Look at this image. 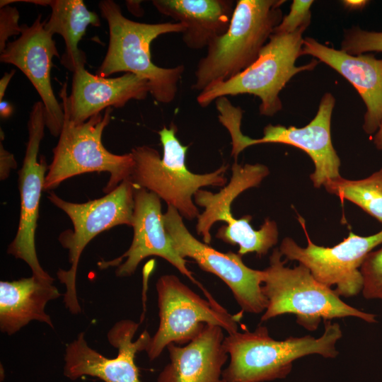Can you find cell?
<instances>
[{
    "mask_svg": "<svg viewBox=\"0 0 382 382\" xmlns=\"http://www.w3.org/2000/svg\"><path fill=\"white\" fill-rule=\"evenodd\" d=\"M322 336L289 337L276 340L265 326L253 332H235L224 337L223 345L230 362L223 371L226 382H265L282 379L292 369L293 361L310 354L335 358L339 354L336 342L342 332L337 323L324 322Z\"/></svg>",
    "mask_w": 382,
    "mask_h": 382,
    "instance_id": "cell-1",
    "label": "cell"
},
{
    "mask_svg": "<svg viewBox=\"0 0 382 382\" xmlns=\"http://www.w3.org/2000/svg\"><path fill=\"white\" fill-rule=\"evenodd\" d=\"M103 18L109 27V45L107 53L96 71L106 77L125 71L147 80L149 93L156 100L170 103L175 98L178 83L185 71L183 64L163 68L153 63L151 42L167 33H183L185 27L180 23H144L124 16L120 6L112 0L98 4Z\"/></svg>",
    "mask_w": 382,
    "mask_h": 382,
    "instance_id": "cell-2",
    "label": "cell"
},
{
    "mask_svg": "<svg viewBox=\"0 0 382 382\" xmlns=\"http://www.w3.org/2000/svg\"><path fill=\"white\" fill-rule=\"evenodd\" d=\"M284 0H238L226 32L214 40L195 72L192 88L208 86L238 74L258 58L283 18Z\"/></svg>",
    "mask_w": 382,
    "mask_h": 382,
    "instance_id": "cell-3",
    "label": "cell"
},
{
    "mask_svg": "<svg viewBox=\"0 0 382 382\" xmlns=\"http://www.w3.org/2000/svg\"><path fill=\"white\" fill-rule=\"evenodd\" d=\"M279 248L270 257L263 270L262 291L268 304L261 322L291 313L296 323L308 330H316L321 320L355 317L369 323H377L376 316L361 311L345 303L332 289L318 282L304 265L286 267Z\"/></svg>",
    "mask_w": 382,
    "mask_h": 382,
    "instance_id": "cell-4",
    "label": "cell"
},
{
    "mask_svg": "<svg viewBox=\"0 0 382 382\" xmlns=\"http://www.w3.org/2000/svg\"><path fill=\"white\" fill-rule=\"evenodd\" d=\"M177 127L172 122L158 132L163 146V157L147 145L133 148L131 154L134 166L129 180L134 186L143 187L177 209L183 218L193 220L199 211L192 199L196 192L206 186H225L224 174L228 166L204 174H195L187 168L188 146L176 137Z\"/></svg>",
    "mask_w": 382,
    "mask_h": 382,
    "instance_id": "cell-5",
    "label": "cell"
},
{
    "mask_svg": "<svg viewBox=\"0 0 382 382\" xmlns=\"http://www.w3.org/2000/svg\"><path fill=\"white\" fill-rule=\"evenodd\" d=\"M60 97L64 120L59 141L53 149V159L48 166L44 190L54 189L75 175L108 172L110 178L104 192H112L123 180L129 179L134 166L131 153L112 154L102 143V134L110 122L112 108H108L103 115L98 113L83 123L76 124L69 112L66 81L61 89Z\"/></svg>",
    "mask_w": 382,
    "mask_h": 382,
    "instance_id": "cell-6",
    "label": "cell"
},
{
    "mask_svg": "<svg viewBox=\"0 0 382 382\" xmlns=\"http://www.w3.org/2000/svg\"><path fill=\"white\" fill-rule=\"evenodd\" d=\"M308 26H302L291 33H273L262 49L257 60L235 76L208 86L197 96L202 107L227 96L253 95L260 99L259 112L272 117L282 109L281 91L296 74L312 71L319 64L313 59L308 64L296 66L303 55V34Z\"/></svg>",
    "mask_w": 382,
    "mask_h": 382,
    "instance_id": "cell-7",
    "label": "cell"
},
{
    "mask_svg": "<svg viewBox=\"0 0 382 382\" xmlns=\"http://www.w3.org/2000/svg\"><path fill=\"white\" fill-rule=\"evenodd\" d=\"M230 183L218 193L199 190L194 195L195 204L204 208L197 217L196 230L203 241L209 244L212 241L210 230L216 221H224L216 233V238L231 245H238V254L243 256L255 253L257 256L266 255L278 241L279 231L277 223L269 218L258 230L250 225L252 216L246 215L236 219L231 211L233 200L245 190L257 187L270 174L269 168L262 164L239 165L236 161L232 166Z\"/></svg>",
    "mask_w": 382,
    "mask_h": 382,
    "instance_id": "cell-8",
    "label": "cell"
},
{
    "mask_svg": "<svg viewBox=\"0 0 382 382\" xmlns=\"http://www.w3.org/2000/svg\"><path fill=\"white\" fill-rule=\"evenodd\" d=\"M47 198L66 213L73 231L66 230L59 236L63 248L69 251V270L59 269L57 276L66 286L64 302L72 314L81 312L76 292V274L80 257L86 245L98 234L118 225L132 226L134 207V186L129 179L123 180L104 197L85 203L65 201L55 193Z\"/></svg>",
    "mask_w": 382,
    "mask_h": 382,
    "instance_id": "cell-9",
    "label": "cell"
},
{
    "mask_svg": "<svg viewBox=\"0 0 382 382\" xmlns=\"http://www.w3.org/2000/svg\"><path fill=\"white\" fill-rule=\"evenodd\" d=\"M159 325L146 348L151 361L170 344L183 346L194 340L207 324L219 325L228 334L238 331L243 312L231 314L215 300H205L173 274L156 282Z\"/></svg>",
    "mask_w": 382,
    "mask_h": 382,
    "instance_id": "cell-10",
    "label": "cell"
},
{
    "mask_svg": "<svg viewBox=\"0 0 382 382\" xmlns=\"http://www.w3.org/2000/svg\"><path fill=\"white\" fill-rule=\"evenodd\" d=\"M298 220L307 239L303 248L291 238H284L279 250L286 260L298 261L306 267L320 283L335 289L340 296H354L361 292L363 277L360 267L366 255L382 243V229L368 236L352 231L337 245L324 247L316 245L307 232L305 219L298 214Z\"/></svg>",
    "mask_w": 382,
    "mask_h": 382,
    "instance_id": "cell-11",
    "label": "cell"
},
{
    "mask_svg": "<svg viewBox=\"0 0 382 382\" xmlns=\"http://www.w3.org/2000/svg\"><path fill=\"white\" fill-rule=\"evenodd\" d=\"M163 221L178 254L183 259L192 258L202 270L219 277L243 312L257 314L265 311L268 302L262 291L263 270L248 267L238 253H221L198 241L171 206L163 214Z\"/></svg>",
    "mask_w": 382,
    "mask_h": 382,
    "instance_id": "cell-12",
    "label": "cell"
},
{
    "mask_svg": "<svg viewBox=\"0 0 382 382\" xmlns=\"http://www.w3.org/2000/svg\"><path fill=\"white\" fill-rule=\"evenodd\" d=\"M45 127L44 105L42 101H38L31 109L28 123V141L23 163L18 172L20 219L16 235L8 245L7 253L23 260L30 267L32 275L54 282V279L41 267L35 243L40 201L48 169L44 157L37 160Z\"/></svg>",
    "mask_w": 382,
    "mask_h": 382,
    "instance_id": "cell-13",
    "label": "cell"
},
{
    "mask_svg": "<svg viewBox=\"0 0 382 382\" xmlns=\"http://www.w3.org/2000/svg\"><path fill=\"white\" fill-rule=\"evenodd\" d=\"M139 326L131 320L117 322L108 332V340L117 349V355L108 358L88 345L84 332L66 347L64 374L71 380L90 376L104 382H141L135 364L137 353L146 351L151 340L144 330L136 340L134 337Z\"/></svg>",
    "mask_w": 382,
    "mask_h": 382,
    "instance_id": "cell-14",
    "label": "cell"
},
{
    "mask_svg": "<svg viewBox=\"0 0 382 382\" xmlns=\"http://www.w3.org/2000/svg\"><path fill=\"white\" fill-rule=\"evenodd\" d=\"M134 200L132 225L134 234L129 249L117 258L100 260L98 262V267L104 270L117 267V277H129L135 272L144 258L151 255L158 256L199 286L207 299H214L193 277L186 266L185 259L176 252L172 239L164 227L160 197L145 188L134 186Z\"/></svg>",
    "mask_w": 382,
    "mask_h": 382,
    "instance_id": "cell-15",
    "label": "cell"
},
{
    "mask_svg": "<svg viewBox=\"0 0 382 382\" xmlns=\"http://www.w3.org/2000/svg\"><path fill=\"white\" fill-rule=\"evenodd\" d=\"M335 99L330 93H325L320 99L316 115L303 127L267 125L263 137L251 139L243 134L232 144L231 156L236 159L245 148L265 143H278L295 146L306 152L313 162L315 170L310 179L315 187L340 175V159L333 147L330 125Z\"/></svg>",
    "mask_w": 382,
    "mask_h": 382,
    "instance_id": "cell-16",
    "label": "cell"
},
{
    "mask_svg": "<svg viewBox=\"0 0 382 382\" xmlns=\"http://www.w3.org/2000/svg\"><path fill=\"white\" fill-rule=\"evenodd\" d=\"M45 21L39 14L33 23L22 25L21 35L7 43L0 61L17 66L30 80L40 95L45 108V125L52 135L59 136L64 113L51 85L52 58L59 57L52 38L45 29Z\"/></svg>",
    "mask_w": 382,
    "mask_h": 382,
    "instance_id": "cell-17",
    "label": "cell"
},
{
    "mask_svg": "<svg viewBox=\"0 0 382 382\" xmlns=\"http://www.w3.org/2000/svg\"><path fill=\"white\" fill-rule=\"evenodd\" d=\"M302 54L326 64L354 86L366 105L363 129L374 134L382 120V59L369 54L352 55L310 37L303 39Z\"/></svg>",
    "mask_w": 382,
    "mask_h": 382,
    "instance_id": "cell-18",
    "label": "cell"
},
{
    "mask_svg": "<svg viewBox=\"0 0 382 382\" xmlns=\"http://www.w3.org/2000/svg\"><path fill=\"white\" fill-rule=\"evenodd\" d=\"M85 64L74 70L68 97L69 112L76 124L86 122L108 108H122L131 100H144L149 93L147 80L132 73L116 78L93 75Z\"/></svg>",
    "mask_w": 382,
    "mask_h": 382,
    "instance_id": "cell-19",
    "label": "cell"
},
{
    "mask_svg": "<svg viewBox=\"0 0 382 382\" xmlns=\"http://www.w3.org/2000/svg\"><path fill=\"white\" fill-rule=\"evenodd\" d=\"M219 325L207 324L202 331L185 346L169 344L170 362L156 382H226L223 366L228 354Z\"/></svg>",
    "mask_w": 382,
    "mask_h": 382,
    "instance_id": "cell-20",
    "label": "cell"
},
{
    "mask_svg": "<svg viewBox=\"0 0 382 382\" xmlns=\"http://www.w3.org/2000/svg\"><path fill=\"white\" fill-rule=\"evenodd\" d=\"M163 15L185 27L182 39L191 50H201L228 30L234 3L231 0H153Z\"/></svg>",
    "mask_w": 382,
    "mask_h": 382,
    "instance_id": "cell-21",
    "label": "cell"
},
{
    "mask_svg": "<svg viewBox=\"0 0 382 382\" xmlns=\"http://www.w3.org/2000/svg\"><path fill=\"white\" fill-rule=\"evenodd\" d=\"M54 282L32 275L15 281L0 282V330L11 335L32 320L54 325L45 312L47 303L61 296Z\"/></svg>",
    "mask_w": 382,
    "mask_h": 382,
    "instance_id": "cell-22",
    "label": "cell"
},
{
    "mask_svg": "<svg viewBox=\"0 0 382 382\" xmlns=\"http://www.w3.org/2000/svg\"><path fill=\"white\" fill-rule=\"evenodd\" d=\"M51 15L45 21V29L64 39L66 50L61 58L62 64L74 72L76 68L86 63L85 53L79 49V42L89 25L98 27V14L89 11L82 0H52Z\"/></svg>",
    "mask_w": 382,
    "mask_h": 382,
    "instance_id": "cell-23",
    "label": "cell"
},
{
    "mask_svg": "<svg viewBox=\"0 0 382 382\" xmlns=\"http://www.w3.org/2000/svg\"><path fill=\"white\" fill-rule=\"evenodd\" d=\"M324 187L342 202L348 200L382 223V168L366 178L348 180L340 176Z\"/></svg>",
    "mask_w": 382,
    "mask_h": 382,
    "instance_id": "cell-24",
    "label": "cell"
},
{
    "mask_svg": "<svg viewBox=\"0 0 382 382\" xmlns=\"http://www.w3.org/2000/svg\"><path fill=\"white\" fill-rule=\"evenodd\" d=\"M341 50L352 55L382 52V32L368 31L359 26L345 30Z\"/></svg>",
    "mask_w": 382,
    "mask_h": 382,
    "instance_id": "cell-25",
    "label": "cell"
},
{
    "mask_svg": "<svg viewBox=\"0 0 382 382\" xmlns=\"http://www.w3.org/2000/svg\"><path fill=\"white\" fill-rule=\"evenodd\" d=\"M360 272L363 277V296L366 299L382 301V247L366 255Z\"/></svg>",
    "mask_w": 382,
    "mask_h": 382,
    "instance_id": "cell-26",
    "label": "cell"
},
{
    "mask_svg": "<svg viewBox=\"0 0 382 382\" xmlns=\"http://www.w3.org/2000/svg\"><path fill=\"white\" fill-rule=\"evenodd\" d=\"M312 0H294L289 13L283 16L274 33H291L302 26H308L311 21Z\"/></svg>",
    "mask_w": 382,
    "mask_h": 382,
    "instance_id": "cell-27",
    "label": "cell"
},
{
    "mask_svg": "<svg viewBox=\"0 0 382 382\" xmlns=\"http://www.w3.org/2000/svg\"><path fill=\"white\" fill-rule=\"evenodd\" d=\"M20 14L16 8L5 6L0 8V52L6 48L7 40L12 35H21V25H18Z\"/></svg>",
    "mask_w": 382,
    "mask_h": 382,
    "instance_id": "cell-28",
    "label": "cell"
},
{
    "mask_svg": "<svg viewBox=\"0 0 382 382\" xmlns=\"http://www.w3.org/2000/svg\"><path fill=\"white\" fill-rule=\"evenodd\" d=\"M0 161L1 180H5L8 177L11 169L16 167V161L13 155L4 148L1 142L0 145Z\"/></svg>",
    "mask_w": 382,
    "mask_h": 382,
    "instance_id": "cell-29",
    "label": "cell"
},
{
    "mask_svg": "<svg viewBox=\"0 0 382 382\" xmlns=\"http://www.w3.org/2000/svg\"><path fill=\"white\" fill-rule=\"evenodd\" d=\"M369 1L366 0H345L342 1V4L345 8L349 10H358L364 8Z\"/></svg>",
    "mask_w": 382,
    "mask_h": 382,
    "instance_id": "cell-30",
    "label": "cell"
},
{
    "mask_svg": "<svg viewBox=\"0 0 382 382\" xmlns=\"http://www.w3.org/2000/svg\"><path fill=\"white\" fill-rule=\"evenodd\" d=\"M15 74V70H11L8 73H6L0 81V102L2 101L5 91L8 85Z\"/></svg>",
    "mask_w": 382,
    "mask_h": 382,
    "instance_id": "cell-31",
    "label": "cell"
},
{
    "mask_svg": "<svg viewBox=\"0 0 382 382\" xmlns=\"http://www.w3.org/2000/svg\"><path fill=\"white\" fill-rule=\"evenodd\" d=\"M140 1H127V6L130 12L136 16H141L143 10L140 6Z\"/></svg>",
    "mask_w": 382,
    "mask_h": 382,
    "instance_id": "cell-32",
    "label": "cell"
},
{
    "mask_svg": "<svg viewBox=\"0 0 382 382\" xmlns=\"http://www.w3.org/2000/svg\"><path fill=\"white\" fill-rule=\"evenodd\" d=\"M373 141L378 150L382 151V120L381 124L373 137Z\"/></svg>",
    "mask_w": 382,
    "mask_h": 382,
    "instance_id": "cell-33",
    "label": "cell"
},
{
    "mask_svg": "<svg viewBox=\"0 0 382 382\" xmlns=\"http://www.w3.org/2000/svg\"><path fill=\"white\" fill-rule=\"evenodd\" d=\"M12 112L13 108L8 103L4 100L0 102V115L1 117H9Z\"/></svg>",
    "mask_w": 382,
    "mask_h": 382,
    "instance_id": "cell-34",
    "label": "cell"
}]
</instances>
